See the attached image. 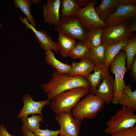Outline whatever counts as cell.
<instances>
[{
    "mask_svg": "<svg viewBox=\"0 0 136 136\" xmlns=\"http://www.w3.org/2000/svg\"><path fill=\"white\" fill-rule=\"evenodd\" d=\"M89 88L88 82L82 76H71L67 74H61L53 70L52 77L47 83H43L42 88L46 94L48 99L51 100L59 94L76 87Z\"/></svg>",
    "mask_w": 136,
    "mask_h": 136,
    "instance_id": "1",
    "label": "cell"
},
{
    "mask_svg": "<svg viewBox=\"0 0 136 136\" xmlns=\"http://www.w3.org/2000/svg\"><path fill=\"white\" fill-rule=\"evenodd\" d=\"M43 117L37 114H33L30 117L25 116L21 118L23 125L32 132L35 129L40 128V122H44Z\"/></svg>",
    "mask_w": 136,
    "mask_h": 136,
    "instance_id": "28",
    "label": "cell"
},
{
    "mask_svg": "<svg viewBox=\"0 0 136 136\" xmlns=\"http://www.w3.org/2000/svg\"><path fill=\"white\" fill-rule=\"evenodd\" d=\"M125 52L126 56V71L130 70L136 54V37L133 36L122 49Z\"/></svg>",
    "mask_w": 136,
    "mask_h": 136,
    "instance_id": "24",
    "label": "cell"
},
{
    "mask_svg": "<svg viewBox=\"0 0 136 136\" xmlns=\"http://www.w3.org/2000/svg\"><path fill=\"white\" fill-rule=\"evenodd\" d=\"M23 104L22 108L19 112L18 117L21 118L30 114H37L43 117L42 113V108L51 103L48 99L38 102L34 101L32 97L28 93L25 94L22 98Z\"/></svg>",
    "mask_w": 136,
    "mask_h": 136,
    "instance_id": "11",
    "label": "cell"
},
{
    "mask_svg": "<svg viewBox=\"0 0 136 136\" xmlns=\"http://www.w3.org/2000/svg\"><path fill=\"white\" fill-rule=\"evenodd\" d=\"M19 18L21 21L25 24L26 29H30L35 33L36 38L38 40L40 45L44 51L46 52L53 50L57 54L59 53L57 47L56 42L52 40L46 31L44 30H37L35 28L29 24L26 17L23 18L19 16Z\"/></svg>",
    "mask_w": 136,
    "mask_h": 136,
    "instance_id": "12",
    "label": "cell"
},
{
    "mask_svg": "<svg viewBox=\"0 0 136 136\" xmlns=\"http://www.w3.org/2000/svg\"><path fill=\"white\" fill-rule=\"evenodd\" d=\"M61 17L74 16L81 8L76 3L75 0H61Z\"/></svg>",
    "mask_w": 136,
    "mask_h": 136,
    "instance_id": "27",
    "label": "cell"
},
{
    "mask_svg": "<svg viewBox=\"0 0 136 136\" xmlns=\"http://www.w3.org/2000/svg\"><path fill=\"white\" fill-rule=\"evenodd\" d=\"M2 26V25L1 24H0V27H1Z\"/></svg>",
    "mask_w": 136,
    "mask_h": 136,
    "instance_id": "37",
    "label": "cell"
},
{
    "mask_svg": "<svg viewBox=\"0 0 136 136\" xmlns=\"http://www.w3.org/2000/svg\"><path fill=\"white\" fill-rule=\"evenodd\" d=\"M86 96L72 110L73 116L81 121L85 118H94L103 108L105 104L93 94L88 93Z\"/></svg>",
    "mask_w": 136,
    "mask_h": 136,
    "instance_id": "3",
    "label": "cell"
},
{
    "mask_svg": "<svg viewBox=\"0 0 136 136\" xmlns=\"http://www.w3.org/2000/svg\"><path fill=\"white\" fill-rule=\"evenodd\" d=\"M55 119L60 126V136H78L81 121L75 118L72 113L61 112L56 114Z\"/></svg>",
    "mask_w": 136,
    "mask_h": 136,
    "instance_id": "9",
    "label": "cell"
},
{
    "mask_svg": "<svg viewBox=\"0 0 136 136\" xmlns=\"http://www.w3.org/2000/svg\"><path fill=\"white\" fill-rule=\"evenodd\" d=\"M120 5L119 0H102L95 9L99 17L104 21L115 11Z\"/></svg>",
    "mask_w": 136,
    "mask_h": 136,
    "instance_id": "17",
    "label": "cell"
},
{
    "mask_svg": "<svg viewBox=\"0 0 136 136\" xmlns=\"http://www.w3.org/2000/svg\"><path fill=\"white\" fill-rule=\"evenodd\" d=\"M102 66L95 65L93 73L89 74L87 76L86 80L89 83V88L91 94H93L101 81L109 75V73H106L104 70Z\"/></svg>",
    "mask_w": 136,
    "mask_h": 136,
    "instance_id": "18",
    "label": "cell"
},
{
    "mask_svg": "<svg viewBox=\"0 0 136 136\" xmlns=\"http://www.w3.org/2000/svg\"><path fill=\"white\" fill-rule=\"evenodd\" d=\"M0 136H17L12 135L9 132L7 129L3 124H0Z\"/></svg>",
    "mask_w": 136,
    "mask_h": 136,
    "instance_id": "32",
    "label": "cell"
},
{
    "mask_svg": "<svg viewBox=\"0 0 136 136\" xmlns=\"http://www.w3.org/2000/svg\"><path fill=\"white\" fill-rule=\"evenodd\" d=\"M136 15V5H120L104 22L106 26H115L128 19H135Z\"/></svg>",
    "mask_w": 136,
    "mask_h": 136,
    "instance_id": "10",
    "label": "cell"
},
{
    "mask_svg": "<svg viewBox=\"0 0 136 136\" xmlns=\"http://www.w3.org/2000/svg\"><path fill=\"white\" fill-rule=\"evenodd\" d=\"M127 28L128 30L130 32H133L136 31V23L135 21H134L131 23L127 24Z\"/></svg>",
    "mask_w": 136,
    "mask_h": 136,
    "instance_id": "35",
    "label": "cell"
},
{
    "mask_svg": "<svg viewBox=\"0 0 136 136\" xmlns=\"http://www.w3.org/2000/svg\"><path fill=\"white\" fill-rule=\"evenodd\" d=\"M22 133L24 136H36L30 130L23 125L21 127Z\"/></svg>",
    "mask_w": 136,
    "mask_h": 136,
    "instance_id": "33",
    "label": "cell"
},
{
    "mask_svg": "<svg viewBox=\"0 0 136 136\" xmlns=\"http://www.w3.org/2000/svg\"><path fill=\"white\" fill-rule=\"evenodd\" d=\"M103 28H95L87 30L86 35V42L90 47H93L101 45V37Z\"/></svg>",
    "mask_w": 136,
    "mask_h": 136,
    "instance_id": "26",
    "label": "cell"
},
{
    "mask_svg": "<svg viewBox=\"0 0 136 136\" xmlns=\"http://www.w3.org/2000/svg\"><path fill=\"white\" fill-rule=\"evenodd\" d=\"M128 20L117 25L104 28L101 45L106 46L131 39L133 33L128 29Z\"/></svg>",
    "mask_w": 136,
    "mask_h": 136,
    "instance_id": "7",
    "label": "cell"
},
{
    "mask_svg": "<svg viewBox=\"0 0 136 136\" xmlns=\"http://www.w3.org/2000/svg\"><path fill=\"white\" fill-rule=\"evenodd\" d=\"M58 42H56L57 48L64 58L68 56L70 51L74 47L77 42L74 39L64 34L58 32Z\"/></svg>",
    "mask_w": 136,
    "mask_h": 136,
    "instance_id": "21",
    "label": "cell"
},
{
    "mask_svg": "<svg viewBox=\"0 0 136 136\" xmlns=\"http://www.w3.org/2000/svg\"><path fill=\"white\" fill-rule=\"evenodd\" d=\"M114 80L109 75L102 80L94 92L93 94L100 98L104 103H112L114 95Z\"/></svg>",
    "mask_w": 136,
    "mask_h": 136,
    "instance_id": "14",
    "label": "cell"
},
{
    "mask_svg": "<svg viewBox=\"0 0 136 136\" xmlns=\"http://www.w3.org/2000/svg\"><path fill=\"white\" fill-rule=\"evenodd\" d=\"M60 0H47L43 7V14L46 23L56 26L60 20Z\"/></svg>",
    "mask_w": 136,
    "mask_h": 136,
    "instance_id": "13",
    "label": "cell"
},
{
    "mask_svg": "<svg viewBox=\"0 0 136 136\" xmlns=\"http://www.w3.org/2000/svg\"><path fill=\"white\" fill-rule=\"evenodd\" d=\"M45 59L47 64L51 65L60 73L68 74L71 71V65L63 63L57 59L55 54L52 50L46 52Z\"/></svg>",
    "mask_w": 136,
    "mask_h": 136,
    "instance_id": "20",
    "label": "cell"
},
{
    "mask_svg": "<svg viewBox=\"0 0 136 136\" xmlns=\"http://www.w3.org/2000/svg\"><path fill=\"white\" fill-rule=\"evenodd\" d=\"M89 92V88L76 87L63 92L54 97L50 103L51 109L57 114L62 112L72 113L80 99Z\"/></svg>",
    "mask_w": 136,
    "mask_h": 136,
    "instance_id": "2",
    "label": "cell"
},
{
    "mask_svg": "<svg viewBox=\"0 0 136 136\" xmlns=\"http://www.w3.org/2000/svg\"><path fill=\"white\" fill-rule=\"evenodd\" d=\"M78 5L80 7L82 6L85 7L88 4L91 0H76Z\"/></svg>",
    "mask_w": 136,
    "mask_h": 136,
    "instance_id": "36",
    "label": "cell"
},
{
    "mask_svg": "<svg viewBox=\"0 0 136 136\" xmlns=\"http://www.w3.org/2000/svg\"><path fill=\"white\" fill-rule=\"evenodd\" d=\"M130 39L106 46L105 59L102 66L103 69L105 72L109 73V69L110 64L117 55Z\"/></svg>",
    "mask_w": 136,
    "mask_h": 136,
    "instance_id": "15",
    "label": "cell"
},
{
    "mask_svg": "<svg viewBox=\"0 0 136 136\" xmlns=\"http://www.w3.org/2000/svg\"><path fill=\"white\" fill-rule=\"evenodd\" d=\"M32 132L36 136H59V130H52L48 129L42 130L38 128L34 130Z\"/></svg>",
    "mask_w": 136,
    "mask_h": 136,
    "instance_id": "29",
    "label": "cell"
},
{
    "mask_svg": "<svg viewBox=\"0 0 136 136\" xmlns=\"http://www.w3.org/2000/svg\"><path fill=\"white\" fill-rule=\"evenodd\" d=\"M97 2L96 0H91L74 15L79 19L83 27L87 30L106 27L104 22L100 18L95 11L94 7Z\"/></svg>",
    "mask_w": 136,
    "mask_h": 136,
    "instance_id": "8",
    "label": "cell"
},
{
    "mask_svg": "<svg viewBox=\"0 0 136 136\" xmlns=\"http://www.w3.org/2000/svg\"><path fill=\"white\" fill-rule=\"evenodd\" d=\"M72 67L68 74L71 76L81 75L84 77L86 79L88 75L93 71L95 64L90 60L84 58L79 62L72 61Z\"/></svg>",
    "mask_w": 136,
    "mask_h": 136,
    "instance_id": "16",
    "label": "cell"
},
{
    "mask_svg": "<svg viewBox=\"0 0 136 136\" xmlns=\"http://www.w3.org/2000/svg\"><path fill=\"white\" fill-rule=\"evenodd\" d=\"M90 48V46L86 42L79 41L77 43L70 51L68 56L74 59L84 58Z\"/></svg>",
    "mask_w": 136,
    "mask_h": 136,
    "instance_id": "25",
    "label": "cell"
},
{
    "mask_svg": "<svg viewBox=\"0 0 136 136\" xmlns=\"http://www.w3.org/2000/svg\"><path fill=\"white\" fill-rule=\"evenodd\" d=\"M110 134L111 136H136V125L131 128L113 133Z\"/></svg>",
    "mask_w": 136,
    "mask_h": 136,
    "instance_id": "30",
    "label": "cell"
},
{
    "mask_svg": "<svg viewBox=\"0 0 136 136\" xmlns=\"http://www.w3.org/2000/svg\"><path fill=\"white\" fill-rule=\"evenodd\" d=\"M136 115L124 106L118 110L106 123L105 133L111 134L123 129L131 128L135 125Z\"/></svg>",
    "mask_w": 136,
    "mask_h": 136,
    "instance_id": "5",
    "label": "cell"
},
{
    "mask_svg": "<svg viewBox=\"0 0 136 136\" xmlns=\"http://www.w3.org/2000/svg\"><path fill=\"white\" fill-rule=\"evenodd\" d=\"M126 56L123 51H120L110 65V71L114 74V95L112 103L114 105L118 104L125 85L124 80V75L126 71Z\"/></svg>",
    "mask_w": 136,
    "mask_h": 136,
    "instance_id": "4",
    "label": "cell"
},
{
    "mask_svg": "<svg viewBox=\"0 0 136 136\" xmlns=\"http://www.w3.org/2000/svg\"><path fill=\"white\" fill-rule=\"evenodd\" d=\"M54 29L58 33H63L74 39L86 42L87 31L83 27L79 19L75 16H61L59 22L54 27Z\"/></svg>",
    "mask_w": 136,
    "mask_h": 136,
    "instance_id": "6",
    "label": "cell"
},
{
    "mask_svg": "<svg viewBox=\"0 0 136 136\" xmlns=\"http://www.w3.org/2000/svg\"><path fill=\"white\" fill-rule=\"evenodd\" d=\"M120 5H127L132 6L136 5V0H119Z\"/></svg>",
    "mask_w": 136,
    "mask_h": 136,
    "instance_id": "34",
    "label": "cell"
},
{
    "mask_svg": "<svg viewBox=\"0 0 136 136\" xmlns=\"http://www.w3.org/2000/svg\"><path fill=\"white\" fill-rule=\"evenodd\" d=\"M130 76L133 80L135 81L136 80V57H135L131 66Z\"/></svg>",
    "mask_w": 136,
    "mask_h": 136,
    "instance_id": "31",
    "label": "cell"
},
{
    "mask_svg": "<svg viewBox=\"0 0 136 136\" xmlns=\"http://www.w3.org/2000/svg\"><path fill=\"white\" fill-rule=\"evenodd\" d=\"M106 46L102 45L93 47H90L84 58L94 63L95 65H103L104 62Z\"/></svg>",
    "mask_w": 136,
    "mask_h": 136,
    "instance_id": "23",
    "label": "cell"
},
{
    "mask_svg": "<svg viewBox=\"0 0 136 136\" xmlns=\"http://www.w3.org/2000/svg\"><path fill=\"white\" fill-rule=\"evenodd\" d=\"M118 104L124 106L130 111H136V90L132 91L130 84H126Z\"/></svg>",
    "mask_w": 136,
    "mask_h": 136,
    "instance_id": "19",
    "label": "cell"
},
{
    "mask_svg": "<svg viewBox=\"0 0 136 136\" xmlns=\"http://www.w3.org/2000/svg\"><path fill=\"white\" fill-rule=\"evenodd\" d=\"M41 0H14V6L19 8L26 17V19L31 25L35 28L36 26L34 19L31 15L30 12V6L32 3L36 5L39 4Z\"/></svg>",
    "mask_w": 136,
    "mask_h": 136,
    "instance_id": "22",
    "label": "cell"
}]
</instances>
